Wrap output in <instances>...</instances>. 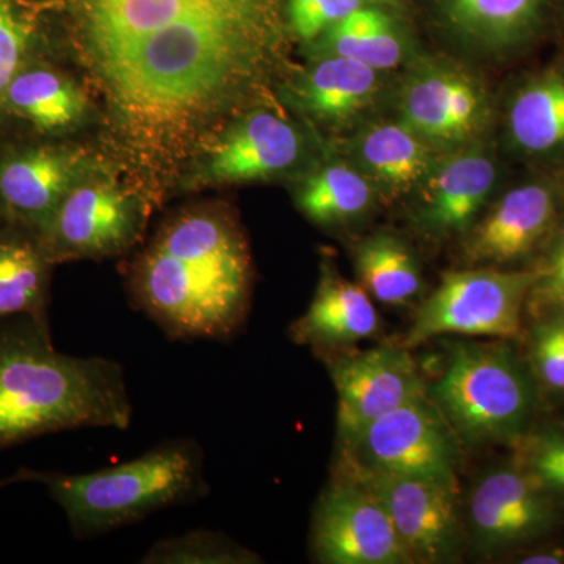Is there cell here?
Listing matches in <instances>:
<instances>
[{
  "mask_svg": "<svg viewBox=\"0 0 564 564\" xmlns=\"http://www.w3.org/2000/svg\"><path fill=\"white\" fill-rule=\"evenodd\" d=\"M311 551L326 564H413L383 505L343 474L314 507Z\"/></svg>",
  "mask_w": 564,
  "mask_h": 564,
  "instance_id": "cell-10",
  "label": "cell"
},
{
  "mask_svg": "<svg viewBox=\"0 0 564 564\" xmlns=\"http://www.w3.org/2000/svg\"><path fill=\"white\" fill-rule=\"evenodd\" d=\"M259 556L226 534L195 530L165 538L152 545L140 563L147 564H250Z\"/></svg>",
  "mask_w": 564,
  "mask_h": 564,
  "instance_id": "cell-28",
  "label": "cell"
},
{
  "mask_svg": "<svg viewBox=\"0 0 564 564\" xmlns=\"http://www.w3.org/2000/svg\"><path fill=\"white\" fill-rule=\"evenodd\" d=\"M530 336V367L538 383L564 392V315L538 318Z\"/></svg>",
  "mask_w": 564,
  "mask_h": 564,
  "instance_id": "cell-30",
  "label": "cell"
},
{
  "mask_svg": "<svg viewBox=\"0 0 564 564\" xmlns=\"http://www.w3.org/2000/svg\"><path fill=\"white\" fill-rule=\"evenodd\" d=\"M352 154L359 170L389 195L421 188L440 161L437 150L400 121L364 129L352 141Z\"/></svg>",
  "mask_w": 564,
  "mask_h": 564,
  "instance_id": "cell-19",
  "label": "cell"
},
{
  "mask_svg": "<svg viewBox=\"0 0 564 564\" xmlns=\"http://www.w3.org/2000/svg\"><path fill=\"white\" fill-rule=\"evenodd\" d=\"M50 258L39 236L0 237V321L32 315L47 318Z\"/></svg>",
  "mask_w": 564,
  "mask_h": 564,
  "instance_id": "cell-23",
  "label": "cell"
},
{
  "mask_svg": "<svg viewBox=\"0 0 564 564\" xmlns=\"http://www.w3.org/2000/svg\"><path fill=\"white\" fill-rule=\"evenodd\" d=\"M381 70L352 58L325 55L300 79L296 95L318 121L343 124L362 113L380 90Z\"/></svg>",
  "mask_w": 564,
  "mask_h": 564,
  "instance_id": "cell-21",
  "label": "cell"
},
{
  "mask_svg": "<svg viewBox=\"0 0 564 564\" xmlns=\"http://www.w3.org/2000/svg\"><path fill=\"white\" fill-rule=\"evenodd\" d=\"M33 22L14 0H0V107L11 80L21 70L33 40Z\"/></svg>",
  "mask_w": 564,
  "mask_h": 564,
  "instance_id": "cell-31",
  "label": "cell"
},
{
  "mask_svg": "<svg viewBox=\"0 0 564 564\" xmlns=\"http://www.w3.org/2000/svg\"><path fill=\"white\" fill-rule=\"evenodd\" d=\"M513 464L554 499H564V425L527 430L514 443Z\"/></svg>",
  "mask_w": 564,
  "mask_h": 564,
  "instance_id": "cell-29",
  "label": "cell"
},
{
  "mask_svg": "<svg viewBox=\"0 0 564 564\" xmlns=\"http://www.w3.org/2000/svg\"><path fill=\"white\" fill-rule=\"evenodd\" d=\"M132 414L120 362L58 351L47 318L0 321V451L66 430L124 432Z\"/></svg>",
  "mask_w": 564,
  "mask_h": 564,
  "instance_id": "cell-3",
  "label": "cell"
},
{
  "mask_svg": "<svg viewBox=\"0 0 564 564\" xmlns=\"http://www.w3.org/2000/svg\"><path fill=\"white\" fill-rule=\"evenodd\" d=\"M329 375L337 393V437L350 443L370 423L395 408L426 395L410 348L378 347L372 350L332 355Z\"/></svg>",
  "mask_w": 564,
  "mask_h": 564,
  "instance_id": "cell-12",
  "label": "cell"
},
{
  "mask_svg": "<svg viewBox=\"0 0 564 564\" xmlns=\"http://www.w3.org/2000/svg\"><path fill=\"white\" fill-rule=\"evenodd\" d=\"M302 148V137L291 122L272 111H254L214 144L207 176L220 182L267 180L291 169Z\"/></svg>",
  "mask_w": 564,
  "mask_h": 564,
  "instance_id": "cell-16",
  "label": "cell"
},
{
  "mask_svg": "<svg viewBox=\"0 0 564 564\" xmlns=\"http://www.w3.org/2000/svg\"><path fill=\"white\" fill-rule=\"evenodd\" d=\"M88 68L141 158L185 154L261 79L281 0H70Z\"/></svg>",
  "mask_w": 564,
  "mask_h": 564,
  "instance_id": "cell-1",
  "label": "cell"
},
{
  "mask_svg": "<svg viewBox=\"0 0 564 564\" xmlns=\"http://www.w3.org/2000/svg\"><path fill=\"white\" fill-rule=\"evenodd\" d=\"M525 306L534 317L564 315V226L543 265L538 267Z\"/></svg>",
  "mask_w": 564,
  "mask_h": 564,
  "instance_id": "cell-33",
  "label": "cell"
},
{
  "mask_svg": "<svg viewBox=\"0 0 564 564\" xmlns=\"http://www.w3.org/2000/svg\"><path fill=\"white\" fill-rule=\"evenodd\" d=\"M73 152L35 148L0 162V207L39 234L66 193L76 185Z\"/></svg>",
  "mask_w": 564,
  "mask_h": 564,
  "instance_id": "cell-17",
  "label": "cell"
},
{
  "mask_svg": "<svg viewBox=\"0 0 564 564\" xmlns=\"http://www.w3.org/2000/svg\"><path fill=\"white\" fill-rule=\"evenodd\" d=\"M250 254L236 223L215 209L177 215L132 269L131 292L166 336L226 340L250 306Z\"/></svg>",
  "mask_w": 564,
  "mask_h": 564,
  "instance_id": "cell-2",
  "label": "cell"
},
{
  "mask_svg": "<svg viewBox=\"0 0 564 564\" xmlns=\"http://www.w3.org/2000/svg\"><path fill=\"white\" fill-rule=\"evenodd\" d=\"M536 272L477 269L448 272L425 300L403 347L415 348L445 334L516 339Z\"/></svg>",
  "mask_w": 564,
  "mask_h": 564,
  "instance_id": "cell-6",
  "label": "cell"
},
{
  "mask_svg": "<svg viewBox=\"0 0 564 564\" xmlns=\"http://www.w3.org/2000/svg\"><path fill=\"white\" fill-rule=\"evenodd\" d=\"M380 0H289L288 17L292 31L304 41H314L348 14Z\"/></svg>",
  "mask_w": 564,
  "mask_h": 564,
  "instance_id": "cell-32",
  "label": "cell"
},
{
  "mask_svg": "<svg viewBox=\"0 0 564 564\" xmlns=\"http://www.w3.org/2000/svg\"><path fill=\"white\" fill-rule=\"evenodd\" d=\"M143 226L140 203L110 182L76 184L36 236L51 262L102 258L135 242Z\"/></svg>",
  "mask_w": 564,
  "mask_h": 564,
  "instance_id": "cell-11",
  "label": "cell"
},
{
  "mask_svg": "<svg viewBox=\"0 0 564 564\" xmlns=\"http://www.w3.org/2000/svg\"><path fill=\"white\" fill-rule=\"evenodd\" d=\"M516 562L522 564H563L564 551L563 549H545V551L529 552L518 556Z\"/></svg>",
  "mask_w": 564,
  "mask_h": 564,
  "instance_id": "cell-34",
  "label": "cell"
},
{
  "mask_svg": "<svg viewBox=\"0 0 564 564\" xmlns=\"http://www.w3.org/2000/svg\"><path fill=\"white\" fill-rule=\"evenodd\" d=\"M426 393L469 444L514 443L530 429L536 403L532 375L503 344H456Z\"/></svg>",
  "mask_w": 564,
  "mask_h": 564,
  "instance_id": "cell-5",
  "label": "cell"
},
{
  "mask_svg": "<svg viewBox=\"0 0 564 564\" xmlns=\"http://www.w3.org/2000/svg\"><path fill=\"white\" fill-rule=\"evenodd\" d=\"M378 328L380 315L366 289L325 265L313 302L292 323L289 336L295 344L328 352L369 339Z\"/></svg>",
  "mask_w": 564,
  "mask_h": 564,
  "instance_id": "cell-18",
  "label": "cell"
},
{
  "mask_svg": "<svg viewBox=\"0 0 564 564\" xmlns=\"http://www.w3.org/2000/svg\"><path fill=\"white\" fill-rule=\"evenodd\" d=\"M516 147L547 152L564 144V76L547 74L519 90L508 111Z\"/></svg>",
  "mask_w": 564,
  "mask_h": 564,
  "instance_id": "cell-25",
  "label": "cell"
},
{
  "mask_svg": "<svg viewBox=\"0 0 564 564\" xmlns=\"http://www.w3.org/2000/svg\"><path fill=\"white\" fill-rule=\"evenodd\" d=\"M340 452L339 462L364 469L458 486L455 433L429 393L381 415Z\"/></svg>",
  "mask_w": 564,
  "mask_h": 564,
  "instance_id": "cell-7",
  "label": "cell"
},
{
  "mask_svg": "<svg viewBox=\"0 0 564 564\" xmlns=\"http://www.w3.org/2000/svg\"><path fill=\"white\" fill-rule=\"evenodd\" d=\"M356 273L370 296L384 304H404L422 291L421 267L413 251L392 234H375L356 248Z\"/></svg>",
  "mask_w": 564,
  "mask_h": 564,
  "instance_id": "cell-24",
  "label": "cell"
},
{
  "mask_svg": "<svg viewBox=\"0 0 564 564\" xmlns=\"http://www.w3.org/2000/svg\"><path fill=\"white\" fill-rule=\"evenodd\" d=\"M455 36L477 50L502 52L524 43L547 0H434Z\"/></svg>",
  "mask_w": 564,
  "mask_h": 564,
  "instance_id": "cell-20",
  "label": "cell"
},
{
  "mask_svg": "<svg viewBox=\"0 0 564 564\" xmlns=\"http://www.w3.org/2000/svg\"><path fill=\"white\" fill-rule=\"evenodd\" d=\"M372 494L414 563L454 562L463 544L458 486L364 469L339 462V473Z\"/></svg>",
  "mask_w": 564,
  "mask_h": 564,
  "instance_id": "cell-8",
  "label": "cell"
},
{
  "mask_svg": "<svg viewBox=\"0 0 564 564\" xmlns=\"http://www.w3.org/2000/svg\"><path fill=\"white\" fill-rule=\"evenodd\" d=\"M496 181V163L484 150L458 148L437 161L419 188V225L436 237L466 234L484 210Z\"/></svg>",
  "mask_w": 564,
  "mask_h": 564,
  "instance_id": "cell-14",
  "label": "cell"
},
{
  "mask_svg": "<svg viewBox=\"0 0 564 564\" xmlns=\"http://www.w3.org/2000/svg\"><path fill=\"white\" fill-rule=\"evenodd\" d=\"M6 104L47 132L70 128L85 109L80 90L50 69L20 70L7 90Z\"/></svg>",
  "mask_w": 564,
  "mask_h": 564,
  "instance_id": "cell-26",
  "label": "cell"
},
{
  "mask_svg": "<svg viewBox=\"0 0 564 564\" xmlns=\"http://www.w3.org/2000/svg\"><path fill=\"white\" fill-rule=\"evenodd\" d=\"M372 199V181L347 163L323 166L296 193L300 209L318 225L350 221L369 209Z\"/></svg>",
  "mask_w": 564,
  "mask_h": 564,
  "instance_id": "cell-27",
  "label": "cell"
},
{
  "mask_svg": "<svg viewBox=\"0 0 564 564\" xmlns=\"http://www.w3.org/2000/svg\"><path fill=\"white\" fill-rule=\"evenodd\" d=\"M399 121L434 150H458L489 120V101L477 77L456 63L425 61L404 77Z\"/></svg>",
  "mask_w": 564,
  "mask_h": 564,
  "instance_id": "cell-9",
  "label": "cell"
},
{
  "mask_svg": "<svg viewBox=\"0 0 564 564\" xmlns=\"http://www.w3.org/2000/svg\"><path fill=\"white\" fill-rule=\"evenodd\" d=\"M314 41H318L321 57L352 58L381 73L397 68L408 54L402 29L378 6L356 10Z\"/></svg>",
  "mask_w": 564,
  "mask_h": 564,
  "instance_id": "cell-22",
  "label": "cell"
},
{
  "mask_svg": "<svg viewBox=\"0 0 564 564\" xmlns=\"http://www.w3.org/2000/svg\"><path fill=\"white\" fill-rule=\"evenodd\" d=\"M555 198L543 184L511 188L466 232L464 256L473 263H510L543 239L555 217Z\"/></svg>",
  "mask_w": 564,
  "mask_h": 564,
  "instance_id": "cell-15",
  "label": "cell"
},
{
  "mask_svg": "<svg viewBox=\"0 0 564 564\" xmlns=\"http://www.w3.org/2000/svg\"><path fill=\"white\" fill-rule=\"evenodd\" d=\"M44 486L68 519L74 536H101L141 519L202 499L209 492L204 454L196 441H165L132 462L87 474L52 473L22 467L0 480Z\"/></svg>",
  "mask_w": 564,
  "mask_h": 564,
  "instance_id": "cell-4",
  "label": "cell"
},
{
  "mask_svg": "<svg viewBox=\"0 0 564 564\" xmlns=\"http://www.w3.org/2000/svg\"><path fill=\"white\" fill-rule=\"evenodd\" d=\"M467 532L485 555L529 543L555 524V499L513 463L475 480L467 500Z\"/></svg>",
  "mask_w": 564,
  "mask_h": 564,
  "instance_id": "cell-13",
  "label": "cell"
}]
</instances>
